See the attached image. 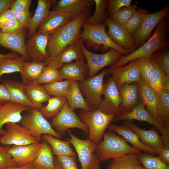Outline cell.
I'll list each match as a JSON object with an SVG mask.
<instances>
[{
	"instance_id": "35",
	"label": "cell",
	"mask_w": 169,
	"mask_h": 169,
	"mask_svg": "<svg viewBox=\"0 0 169 169\" xmlns=\"http://www.w3.org/2000/svg\"><path fill=\"white\" fill-rule=\"evenodd\" d=\"M29 98L37 109L43 106L42 104L47 101L51 97L44 88L42 84L36 81L26 85Z\"/></svg>"
},
{
	"instance_id": "57",
	"label": "cell",
	"mask_w": 169,
	"mask_h": 169,
	"mask_svg": "<svg viewBox=\"0 0 169 169\" xmlns=\"http://www.w3.org/2000/svg\"><path fill=\"white\" fill-rule=\"evenodd\" d=\"M9 91L3 84H0V105L11 102Z\"/></svg>"
},
{
	"instance_id": "21",
	"label": "cell",
	"mask_w": 169,
	"mask_h": 169,
	"mask_svg": "<svg viewBox=\"0 0 169 169\" xmlns=\"http://www.w3.org/2000/svg\"><path fill=\"white\" fill-rule=\"evenodd\" d=\"M72 19L68 13L52 10L38 26L37 31L50 36Z\"/></svg>"
},
{
	"instance_id": "4",
	"label": "cell",
	"mask_w": 169,
	"mask_h": 169,
	"mask_svg": "<svg viewBox=\"0 0 169 169\" xmlns=\"http://www.w3.org/2000/svg\"><path fill=\"white\" fill-rule=\"evenodd\" d=\"M103 141L96 146L95 152L100 161L141 151L129 145L123 138L114 133L105 132Z\"/></svg>"
},
{
	"instance_id": "37",
	"label": "cell",
	"mask_w": 169,
	"mask_h": 169,
	"mask_svg": "<svg viewBox=\"0 0 169 169\" xmlns=\"http://www.w3.org/2000/svg\"><path fill=\"white\" fill-rule=\"evenodd\" d=\"M27 61L21 56L15 58H3L0 59V81L3 75L16 72L22 73L23 66Z\"/></svg>"
},
{
	"instance_id": "14",
	"label": "cell",
	"mask_w": 169,
	"mask_h": 169,
	"mask_svg": "<svg viewBox=\"0 0 169 169\" xmlns=\"http://www.w3.org/2000/svg\"><path fill=\"white\" fill-rule=\"evenodd\" d=\"M50 36L37 30L25 41V48L30 60L45 62L48 59L47 46Z\"/></svg>"
},
{
	"instance_id": "38",
	"label": "cell",
	"mask_w": 169,
	"mask_h": 169,
	"mask_svg": "<svg viewBox=\"0 0 169 169\" xmlns=\"http://www.w3.org/2000/svg\"><path fill=\"white\" fill-rule=\"evenodd\" d=\"M48 104L38 110L46 119L53 118L60 111L67 101L66 97H50Z\"/></svg>"
},
{
	"instance_id": "55",
	"label": "cell",
	"mask_w": 169,
	"mask_h": 169,
	"mask_svg": "<svg viewBox=\"0 0 169 169\" xmlns=\"http://www.w3.org/2000/svg\"><path fill=\"white\" fill-rule=\"evenodd\" d=\"M13 13L15 18L25 28H28L29 21L32 17L31 13L29 11L22 12H13Z\"/></svg>"
},
{
	"instance_id": "11",
	"label": "cell",
	"mask_w": 169,
	"mask_h": 169,
	"mask_svg": "<svg viewBox=\"0 0 169 169\" xmlns=\"http://www.w3.org/2000/svg\"><path fill=\"white\" fill-rule=\"evenodd\" d=\"M169 13V7L166 6L159 11L146 15L138 30L132 36L136 47H140L146 41L154 29Z\"/></svg>"
},
{
	"instance_id": "2",
	"label": "cell",
	"mask_w": 169,
	"mask_h": 169,
	"mask_svg": "<svg viewBox=\"0 0 169 169\" xmlns=\"http://www.w3.org/2000/svg\"><path fill=\"white\" fill-rule=\"evenodd\" d=\"M166 21L165 18L159 23L153 34L142 45L128 55L122 56L110 67L123 66L132 60L140 58H150L157 50L168 46L169 41L166 30Z\"/></svg>"
},
{
	"instance_id": "6",
	"label": "cell",
	"mask_w": 169,
	"mask_h": 169,
	"mask_svg": "<svg viewBox=\"0 0 169 169\" xmlns=\"http://www.w3.org/2000/svg\"><path fill=\"white\" fill-rule=\"evenodd\" d=\"M28 111L27 114L22 116L20 122L38 141H41L42 135L45 134L57 139L61 138V136L53 128L38 110L30 108Z\"/></svg>"
},
{
	"instance_id": "9",
	"label": "cell",
	"mask_w": 169,
	"mask_h": 169,
	"mask_svg": "<svg viewBox=\"0 0 169 169\" xmlns=\"http://www.w3.org/2000/svg\"><path fill=\"white\" fill-rule=\"evenodd\" d=\"M81 49L87 61L88 77L95 76L101 69L112 65L122 56V54L112 48L104 54H97L88 50L82 43Z\"/></svg>"
},
{
	"instance_id": "52",
	"label": "cell",
	"mask_w": 169,
	"mask_h": 169,
	"mask_svg": "<svg viewBox=\"0 0 169 169\" xmlns=\"http://www.w3.org/2000/svg\"><path fill=\"white\" fill-rule=\"evenodd\" d=\"M25 28L16 19H12L6 22L0 29L3 32L10 33H16L24 29Z\"/></svg>"
},
{
	"instance_id": "50",
	"label": "cell",
	"mask_w": 169,
	"mask_h": 169,
	"mask_svg": "<svg viewBox=\"0 0 169 169\" xmlns=\"http://www.w3.org/2000/svg\"><path fill=\"white\" fill-rule=\"evenodd\" d=\"M8 148L0 144V169L17 166L14 162L12 156L8 152Z\"/></svg>"
},
{
	"instance_id": "61",
	"label": "cell",
	"mask_w": 169,
	"mask_h": 169,
	"mask_svg": "<svg viewBox=\"0 0 169 169\" xmlns=\"http://www.w3.org/2000/svg\"><path fill=\"white\" fill-rule=\"evenodd\" d=\"M3 169H33L30 163L21 166H14L7 167Z\"/></svg>"
},
{
	"instance_id": "31",
	"label": "cell",
	"mask_w": 169,
	"mask_h": 169,
	"mask_svg": "<svg viewBox=\"0 0 169 169\" xmlns=\"http://www.w3.org/2000/svg\"><path fill=\"white\" fill-rule=\"evenodd\" d=\"M137 83L140 100L146 107L148 112L153 117L157 119L156 113V94L149 85L141 78Z\"/></svg>"
},
{
	"instance_id": "27",
	"label": "cell",
	"mask_w": 169,
	"mask_h": 169,
	"mask_svg": "<svg viewBox=\"0 0 169 169\" xmlns=\"http://www.w3.org/2000/svg\"><path fill=\"white\" fill-rule=\"evenodd\" d=\"M107 128L121 136L126 142L130 143L133 147L139 151L156 156V153L155 150L143 143L137 135L125 124L121 125H109Z\"/></svg>"
},
{
	"instance_id": "46",
	"label": "cell",
	"mask_w": 169,
	"mask_h": 169,
	"mask_svg": "<svg viewBox=\"0 0 169 169\" xmlns=\"http://www.w3.org/2000/svg\"><path fill=\"white\" fill-rule=\"evenodd\" d=\"M62 80L59 69L45 66L37 81L42 84H50Z\"/></svg>"
},
{
	"instance_id": "60",
	"label": "cell",
	"mask_w": 169,
	"mask_h": 169,
	"mask_svg": "<svg viewBox=\"0 0 169 169\" xmlns=\"http://www.w3.org/2000/svg\"><path fill=\"white\" fill-rule=\"evenodd\" d=\"M19 56L18 54L13 52L7 54H2L0 53V59L3 58H15Z\"/></svg>"
},
{
	"instance_id": "30",
	"label": "cell",
	"mask_w": 169,
	"mask_h": 169,
	"mask_svg": "<svg viewBox=\"0 0 169 169\" xmlns=\"http://www.w3.org/2000/svg\"><path fill=\"white\" fill-rule=\"evenodd\" d=\"M53 155L51 146L43 140L38 153L30 164L33 169H56Z\"/></svg>"
},
{
	"instance_id": "39",
	"label": "cell",
	"mask_w": 169,
	"mask_h": 169,
	"mask_svg": "<svg viewBox=\"0 0 169 169\" xmlns=\"http://www.w3.org/2000/svg\"><path fill=\"white\" fill-rule=\"evenodd\" d=\"M156 113L160 121L169 125V94L161 91L157 95Z\"/></svg>"
},
{
	"instance_id": "56",
	"label": "cell",
	"mask_w": 169,
	"mask_h": 169,
	"mask_svg": "<svg viewBox=\"0 0 169 169\" xmlns=\"http://www.w3.org/2000/svg\"><path fill=\"white\" fill-rule=\"evenodd\" d=\"M15 18L13 12L9 8L7 9L0 14V29L7 22Z\"/></svg>"
},
{
	"instance_id": "3",
	"label": "cell",
	"mask_w": 169,
	"mask_h": 169,
	"mask_svg": "<svg viewBox=\"0 0 169 169\" xmlns=\"http://www.w3.org/2000/svg\"><path fill=\"white\" fill-rule=\"evenodd\" d=\"M107 26L106 23L95 25L84 23L82 26L83 30L79 39L88 47L100 49L103 52H106L111 48L116 50L124 56L132 52L120 47L110 39L105 31Z\"/></svg>"
},
{
	"instance_id": "15",
	"label": "cell",
	"mask_w": 169,
	"mask_h": 169,
	"mask_svg": "<svg viewBox=\"0 0 169 169\" xmlns=\"http://www.w3.org/2000/svg\"><path fill=\"white\" fill-rule=\"evenodd\" d=\"M114 80L118 90L125 84L138 82L141 79L138 64V59L132 60L123 66L106 69Z\"/></svg>"
},
{
	"instance_id": "62",
	"label": "cell",
	"mask_w": 169,
	"mask_h": 169,
	"mask_svg": "<svg viewBox=\"0 0 169 169\" xmlns=\"http://www.w3.org/2000/svg\"><path fill=\"white\" fill-rule=\"evenodd\" d=\"M54 163L56 169H62L60 165L55 158H54Z\"/></svg>"
},
{
	"instance_id": "13",
	"label": "cell",
	"mask_w": 169,
	"mask_h": 169,
	"mask_svg": "<svg viewBox=\"0 0 169 169\" xmlns=\"http://www.w3.org/2000/svg\"><path fill=\"white\" fill-rule=\"evenodd\" d=\"M109 77L104 84L102 95L104 99L98 109L105 114L115 116L121 113L120 106L121 99L114 80Z\"/></svg>"
},
{
	"instance_id": "36",
	"label": "cell",
	"mask_w": 169,
	"mask_h": 169,
	"mask_svg": "<svg viewBox=\"0 0 169 169\" xmlns=\"http://www.w3.org/2000/svg\"><path fill=\"white\" fill-rule=\"evenodd\" d=\"M66 98L68 104L73 110L77 109L91 110L79 90L78 82L72 81Z\"/></svg>"
},
{
	"instance_id": "12",
	"label": "cell",
	"mask_w": 169,
	"mask_h": 169,
	"mask_svg": "<svg viewBox=\"0 0 169 169\" xmlns=\"http://www.w3.org/2000/svg\"><path fill=\"white\" fill-rule=\"evenodd\" d=\"M6 130L5 134L0 136V144L3 146H24L39 142L27 128L18 123H8Z\"/></svg>"
},
{
	"instance_id": "25",
	"label": "cell",
	"mask_w": 169,
	"mask_h": 169,
	"mask_svg": "<svg viewBox=\"0 0 169 169\" xmlns=\"http://www.w3.org/2000/svg\"><path fill=\"white\" fill-rule=\"evenodd\" d=\"M59 71L63 79L71 81H82L86 79L88 74L87 65L84 60L67 64L59 69Z\"/></svg>"
},
{
	"instance_id": "44",
	"label": "cell",
	"mask_w": 169,
	"mask_h": 169,
	"mask_svg": "<svg viewBox=\"0 0 169 169\" xmlns=\"http://www.w3.org/2000/svg\"><path fill=\"white\" fill-rule=\"evenodd\" d=\"M148 13L146 9L138 8L128 21L124 24L132 36L138 30L146 15Z\"/></svg>"
},
{
	"instance_id": "28",
	"label": "cell",
	"mask_w": 169,
	"mask_h": 169,
	"mask_svg": "<svg viewBox=\"0 0 169 169\" xmlns=\"http://www.w3.org/2000/svg\"><path fill=\"white\" fill-rule=\"evenodd\" d=\"M119 92L121 99L120 113L131 110L140 100L137 82L123 84L119 89Z\"/></svg>"
},
{
	"instance_id": "42",
	"label": "cell",
	"mask_w": 169,
	"mask_h": 169,
	"mask_svg": "<svg viewBox=\"0 0 169 169\" xmlns=\"http://www.w3.org/2000/svg\"><path fill=\"white\" fill-rule=\"evenodd\" d=\"M138 156L145 169H169V165L158 156L146 152L138 154Z\"/></svg>"
},
{
	"instance_id": "32",
	"label": "cell",
	"mask_w": 169,
	"mask_h": 169,
	"mask_svg": "<svg viewBox=\"0 0 169 169\" xmlns=\"http://www.w3.org/2000/svg\"><path fill=\"white\" fill-rule=\"evenodd\" d=\"M107 169H145L138 154L131 153L112 159Z\"/></svg>"
},
{
	"instance_id": "22",
	"label": "cell",
	"mask_w": 169,
	"mask_h": 169,
	"mask_svg": "<svg viewBox=\"0 0 169 169\" xmlns=\"http://www.w3.org/2000/svg\"><path fill=\"white\" fill-rule=\"evenodd\" d=\"M30 108L12 102L0 105V136L6 132V130L3 128L4 125L10 122H20L22 117V113L28 111Z\"/></svg>"
},
{
	"instance_id": "17",
	"label": "cell",
	"mask_w": 169,
	"mask_h": 169,
	"mask_svg": "<svg viewBox=\"0 0 169 169\" xmlns=\"http://www.w3.org/2000/svg\"><path fill=\"white\" fill-rule=\"evenodd\" d=\"M82 43L80 39L75 43L67 46L55 56L48 59L44 62L45 66L59 69L74 60H84L85 58L81 49Z\"/></svg>"
},
{
	"instance_id": "34",
	"label": "cell",
	"mask_w": 169,
	"mask_h": 169,
	"mask_svg": "<svg viewBox=\"0 0 169 169\" xmlns=\"http://www.w3.org/2000/svg\"><path fill=\"white\" fill-rule=\"evenodd\" d=\"M41 137L50 146L54 155L75 156L76 153L71 147V143L68 141L61 140L47 134L42 135Z\"/></svg>"
},
{
	"instance_id": "48",
	"label": "cell",
	"mask_w": 169,
	"mask_h": 169,
	"mask_svg": "<svg viewBox=\"0 0 169 169\" xmlns=\"http://www.w3.org/2000/svg\"><path fill=\"white\" fill-rule=\"evenodd\" d=\"M138 64L141 78L149 84L154 67L152 60L150 58H140L138 59Z\"/></svg>"
},
{
	"instance_id": "51",
	"label": "cell",
	"mask_w": 169,
	"mask_h": 169,
	"mask_svg": "<svg viewBox=\"0 0 169 169\" xmlns=\"http://www.w3.org/2000/svg\"><path fill=\"white\" fill-rule=\"evenodd\" d=\"M131 0H107L108 14L111 16L121 8L131 5Z\"/></svg>"
},
{
	"instance_id": "54",
	"label": "cell",
	"mask_w": 169,
	"mask_h": 169,
	"mask_svg": "<svg viewBox=\"0 0 169 169\" xmlns=\"http://www.w3.org/2000/svg\"><path fill=\"white\" fill-rule=\"evenodd\" d=\"M32 0H14L10 8L13 11L22 12L29 11Z\"/></svg>"
},
{
	"instance_id": "5",
	"label": "cell",
	"mask_w": 169,
	"mask_h": 169,
	"mask_svg": "<svg viewBox=\"0 0 169 169\" xmlns=\"http://www.w3.org/2000/svg\"><path fill=\"white\" fill-rule=\"evenodd\" d=\"M79 115L81 121L88 127L89 139L96 145L100 142L105 130L115 116L98 109L81 110Z\"/></svg>"
},
{
	"instance_id": "33",
	"label": "cell",
	"mask_w": 169,
	"mask_h": 169,
	"mask_svg": "<svg viewBox=\"0 0 169 169\" xmlns=\"http://www.w3.org/2000/svg\"><path fill=\"white\" fill-rule=\"evenodd\" d=\"M45 66L44 62L34 60L26 61L23 65L22 73L21 74L22 83L26 85L37 81Z\"/></svg>"
},
{
	"instance_id": "26",
	"label": "cell",
	"mask_w": 169,
	"mask_h": 169,
	"mask_svg": "<svg viewBox=\"0 0 169 169\" xmlns=\"http://www.w3.org/2000/svg\"><path fill=\"white\" fill-rule=\"evenodd\" d=\"M2 82L9 92L11 102L36 109L29 98L25 85L15 80L4 79Z\"/></svg>"
},
{
	"instance_id": "45",
	"label": "cell",
	"mask_w": 169,
	"mask_h": 169,
	"mask_svg": "<svg viewBox=\"0 0 169 169\" xmlns=\"http://www.w3.org/2000/svg\"><path fill=\"white\" fill-rule=\"evenodd\" d=\"M137 8L136 5H131L124 7L109 17L113 22L124 25L128 21Z\"/></svg>"
},
{
	"instance_id": "29",
	"label": "cell",
	"mask_w": 169,
	"mask_h": 169,
	"mask_svg": "<svg viewBox=\"0 0 169 169\" xmlns=\"http://www.w3.org/2000/svg\"><path fill=\"white\" fill-rule=\"evenodd\" d=\"M56 2L55 0H38L35 13L28 23L27 38L37 31L38 26L47 17L50 11V8Z\"/></svg>"
},
{
	"instance_id": "41",
	"label": "cell",
	"mask_w": 169,
	"mask_h": 169,
	"mask_svg": "<svg viewBox=\"0 0 169 169\" xmlns=\"http://www.w3.org/2000/svg\"><path fill=\"white\" fill-rule=\"evenodd\" d=\"M71 81H64L43 85L48 95L50 96L66 97L70 89Z\"/></svg>"
},
{
	"instance_id": "18",
	"label": "cell",
	"mask_w": 169,
	"mask_h": 169,
	"mask_svg": "<svg viewBox=\"0 0 169 169\" xmlns=\"http://www.w3.org/2000/svg\"><path fill=\"white\" fill-rule=\"evenodd\" d=\"M133 120L144 121L150 125H153L161 133L164 125L148 112L140 100L131 110L115 116L112 121H132Z\"/></svg>"
},
{
	"instance_id": "8",
	"label": "cell",
	"mask_w": 169,
	"mask_h": 169,
	"mask_svg": "<svg viewBox=\"0 0 169 169\" xmlns=\"http://www.w3.org/2000/svg\"><path fill=\"white\" fill-rule=\"evenodd\" d=\"M70 138L67 140L75 148L82 169H100V161L95 153L97 145L90 139L82 140L67 130Z\"/></svg>"
},
{
	"instance_id": "16",
	"label": "cell",
	"mask_w": 169,
	"mask_h": 169,
	"mask_svg": "<svg viewBox=\"0 0 169 169\" xmlns=\"http://www.w3.org/2000/svg\"><path fill=\"white\" fill-rule=\"evenodd\" d=\"M105 21L108 27L106 33L115 43L122 48L132 52L136 49L132 36L124 25L113 22L109 17Z\"/></svg>"
},
{
	"instance_id": "23",
	"label": "cell",
	"mask_w": 169,
	"mask_h": 169,
	"mask_svg": "<svg viewBox=\"0 0 169 169\" xmlns=\"http://www.w3.org/2000/svg\"><path fill=\"white\" fill-rule=\"evenodd\" d=\"M124 124L138 136L144 144L151 147L158 155L163 147L161 136L155 130H147L142 129L132 121H124Z\"/></svg>"
},
{
	"instance_id": "49",
	"label": "cell",
	"mask_w": 169,
	"mask_h": 169,
	"mask_svg": "<svg viewBox=\"0 0 169 169\" xmlns=\"http://www.w3.org/2000/svg\"><path fill=\"white\" fill-rule=\"evenodd\" d=\"M163 147L158 156L165 163L169 165V125H164L161 132Z\"/></svg>"
},
{
	"instance_id": "1",
	"label": "cell",
	"mask_w": 169,
	"mask_h": 169,
	"mask_svg": "<svg viewBox=\"0 0 169 169\" xmlns=\"http://www.w3.org/2000/svg\"><path fill=\"white\" fill-rule=\"evenodd\" d=\"M90 14L89 8L50 36L47 48L49 59L54 57L67 46L79 40L82 32L81 28L90 17Z\"/></svg>"
},
{
	"instance_id": "10",
	"label": "cell",
	"mask_w": 169,
	"mask_h": 169,
	"mask_svg": "<svg viewBox=\"0 0 169 169\" xmlns=\"http://www.w3.org/2000/svg\"><path fill=\"white\" fill-rule=\"evenodd\" d=\"M50 125L61 136L69 129L78 128L85 133H89L88 127L69 107L67 101L59 113L52 118Z\"/></svg>"
},
{
	"instance_id": "19",
	"label": "cell",
	"mask_w": 169,
	"mask_h": 169,
	"mask_svg": "<svg viewBox=\"0 0 169 169\" xmlns=\"http://www.w3.org/2000/svg\"><path fill=\"white\" fill-rule=\"evenodd\" d=\"M28 28L16 33L0 31V46L20 54L27 61H31L26 51L25 43Z\"/></svg>"
},
{
	"instance_id": "43",
	"label": "cell",
	"mask_w": 169,
	"mask_h": 169,
	"mask_svg": "<svg viewBox=\"0 0 169 169\" xmlns=\"http://www.w3.org/2000/svg\"><path fill=\"white\" fill-rule=\"evenodd\" d=\"M152 60L153 62L154 67L150 76L149 85L154 91L157 96L162 91L161 84L166 74L157 63Z\"/></svg>"
},
{
	"instance_id": "40",
	"label": "cell",
	"mask_w": 169,
	"mask_h": 169,
	"mask_svg": "<svg viewBox=\"0 0 169 169\" xmlns=\"http://www.w3.org/2000/svg\"><path fill=\"white\" fill-rule=\"evenodd\" d=\"M95 5V10L93 14L90 17L85 23L90 25H98L103 23L109 17L107 8V0H94Z\"/></svg>"
},
{
	"instance_id": "53",
	"label": "cell",
	"mask_w": 169,
	"mask_h": 169,
	"mask_svg": "<svg viewBox=\"0 0 169 169\" xmlns=\"http://www.w3.org/2000/svg\"><path fill=\"white\" fill-rule=\"evenodd\" d=\"M55 158L62 169H78L75 156H56Z\"/></svg>"
},
{
	"instance_id": "59",
	"label": "cell",
	"mask_w": 169,
	"mask_h": 169,
	"mask_svg": "<svg viewBox=\"0 0 169 169\" xmlns=\"http://www.w3.org/2000/svg\"><path fill=\"white\" fill-rule=\"evenodd\" d=\"M162 91L169 94V75H166L161 84Z\"/></svg>"
},
{
	"instance_id": "24",
	"label": "cell",
	"mask_w": 169,
	"mask_h": 169,
	"mask_svg": "<svg viewBox=\"0 0 169 169\" xmlns=\"http://www.w3.org/2000/svg\"><path fill=\"white\" fill-rule=\"evenodd\" d=\"M94 4L92 0H59L55 4L53 10L68 13L73 19Z\"/></svg>"
},
{
	"instance_id": "58",
	"label": "cell",
	"mask_w": 169,
	"mask_h": 169,
	"mask_svg": "<svg viewBox=\"0 0 169 169\" xmlns=\"http://www.w3.org/2000/svg\"><path fill=\"white\" fill-rule=\"evenodd\" d=\"M14 0H0V14L9 8Z\"/></svg>"
},
{
	"instance_id": "20",
	"label": "cell",
	"mask_w": 169,
	"mask_h": 169,
	"mask_svg": "<svg viewBox=\"0 0 169 169\" xmlns=\"http://www.w3.org/2000/svg\"><path fill=\"white\" fill-rule=\"evenodd\" d=\"M42 146L38 142L24 146L13 145L8 147V151L17 166L29 164L35 158Z\"/></svg>"
},
{
	"instance_id": "47",
	"label": "cell",
	"mask_w": 169,
	"mask_h": 169,
	"mask_svg": "<svg viewBox=\"0 0 169 169\" xmlns=\"http://www.w3.org/2000/svg\"><path fill=\"white\" fill-rule=\"evenodd\" d=\"M150 58L157 63L166 75H169V49L168 48H164L157 50L151 55Z\"/></svg>"
},
{
	"instance_id": "7",
	"label": "cell",
	"mask_w": 169,
	"mask_h": 169,
	"mask_svg": "<svg viewBox=\"0 0 169 169\" xmlns=\"http://www.w3.org/2000/svg\"><path fill=\"white\" fill-rule=\"evenodd\" d=\"M108 74L105 69L97 75L78 82L80 92L91 110L98 109L103 100L101 97L104 86V78Z\"/></svg>"
}]
</instances>
